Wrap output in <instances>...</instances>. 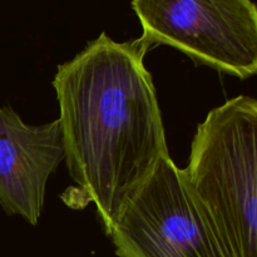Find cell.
<instances>
[{
	"instance_id": "6da1fadb",
	"label": "cell",
	"mask_w": 257,
	"mask_h": 257,
	"mask_svg": "<svg viewBox=\"0 0 257 257\" xmlns=\"http://www.w3.org/2000/svg\"><path fill=\"white\" fill-rule=\"evenodd\" d=\"M147 52L140 39L118 43L102 33L53 80L64 160L77 185L63 198L73 207L93 203L107 235L170 153Z\"/></svg>"
},
{
	"instance_id": "7a4b0ae2",
	"label": "cell",
	"mask_w": 257,
	"mask_h": 257,
	"mask_svg": "<svg viewBox=\"0 0 257 257\" xmlns=\"http://www.w3.org/2000/svg\"><path fill=\"white\" fill-rule=\"evenodd\" d=\"M183 172L226 257H257V98L208 112Z\"/></svg>"
},
{
	"instance_id": "277c9868",
	"label": "cell",
	"mask_w": 257,
	"mask_h": 257,
	"mask_svg": "<svg viewBox=\"0 0 257 257\" xmlns=\"http://www.w3.org/2000/svg\"><path fill=\"white\" fill-rule=\"evenodd\" d=\"M108 236L119 257H226L185 172L170 153Z\"/></svg>"
},
{
	"instance_id": "3957f363",
	"label": "cell",
	"mask_w": 257,
	"mask_h": 257,
	"mask_svg": "<svg viewBox=\"0 0 257 257\" xmlns=\"http://www.w3.org/2000/svg\"><path fill=\"white\" fill-rule=\"evenodd\" d=\"M146 48L168 45L240 79L257 75L252 0H133Z\"/></svg>"
},
{
	"instance_id": "5b68a950",
	"label": "cell",
	"mask_w": 257,
	"mask_h": 257,
	"mask_svg": "<svg viewBox=\"0 0 257 257\" xmlns=\"http://www.w3.org/2000/svg\"><path fill=\"white\" fill-rule=\"evenodd\" d=\"M65 158L59 120L43 125L23 122L10 107H0V206L37 225L48 178Z\"/></svg>"
}]
</instances>
